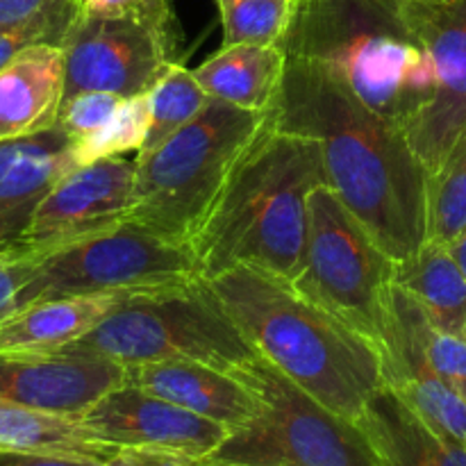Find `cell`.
<instances>
[{"label":"cell","mask_w":466,"mask_h":466,"mask_svg":"<svg viewBox=\"0 0 466 466\" xmlns=\"http://www.w3.org/2000/svg\"><path fill=\"white\" fill-rule=\"evenodd\" d=\"M150 105V127L146 144L139 153L157 148L162 141H167L173 132L185 127L194 121L200 112L209 105V96L196 80L194 71L185 68L182 64L168 68L148 91Z\"/></svg>","instance_id":"cell-24"},{"label":"cell","mask_w":466,"mask_h":466,"mask_svg":"<svg viewBox=\"0 0 466 466\" xmlns=\"http://www.w3.org/2000/svg\"><path fill=\"white\" fill-rule=\"evenodd\" d=\"M437 73L428 107L405 130L414 153L437 171L466 130V0H399Z\"/></svg>","instance_id":"cell-11"},{"label":"cell","mask_w":466,"mask_h":466,"mask_svg":"<svg viewBox=\"0 0 466 466\" xmlns=\"http://www.w3.org/2000/svg\"><path fill=\"white\" fill-rule=\"evenodd\" d=\"M223 46H280L294 0H217Z\"/></svg>","instance_id":"cell-27"},{"label":"cell","mask_w":466,"mask_h":466,"mask_svg":"<svg viewBox=\"0 0 466 466\" xmlns=\"http://www.w3.org/2000/svg\"><path fill=\"white\" fill-rule=\"evenodd\" d=\"M127 380L114 360L76 350L0 355V400L82 417Z\"/></svg>","instance_id":"cell-14"},{"label":"cell","mask_w":466,"mask_h":466,"mask_svg":"<svg viewBox=\"0 0 466 466\" xmlns=\"http://www.w3.org/2000/svg\"><path fill=\"white\" fill-rule=\"evenodd\" d=\"M123 294L64 296L23 305L0 321V355L53 353L94 330Z\"/></svg>","instance_id":"cell-20"},{"label":"cell","mask_w":466,"mask_h":466,"mask_svg":"<svg viewBox=\"0 0 466 466\" xmlns=\"http://www.w3.org/2000/svg\"><path fill=\"white\" fill-rule=\"evenodd\" d=\"M137 162L107 157L68 171L41 200L18 253H50L59 246L127 221L135 208Z\"/></svg>","instance_id":"cell-12"},{"label":"cell","mask_w":466,"mask_h":466,"mask_svg":"<svg viewBox=\"0 0 466 466\" xmlns=\"http://www.w3.org/2000/svg\"><path fill=\"white\" fill-rule=\"evenodd\" d=\"M262 400L246 426L235 428L205 462L235 466H380L355 421L339 417L278 369L255 358L237 371ZM203 462V460H200Z\"/></svg>","instance_id":"cell-7"},{"label":"cell","mask_w":466,"mask_h":466,"mask_svg":"<svg viewBox=\"0 0 466 466\" xmlns=\"http://www.w3.org/2000/svg\"><path fill=\"white\" fill-rule=\"evenodd\" d=\"M287 55L282 46H221L205 59L194 76L209 98L248 112L268 114L285 77Z\"/></svg>","instance_id":"cell-21"},{"label":"cell","mask_w":466,"mask_h":466,"mask_svg":"<svg viewBox=\"0 0 466 466\" xmlns=\"http://www.w3.org/2000/svg\"><path fill=\"white\" fill-rule=\"evenodd\" d=\"M303 271L294 287L380 349L396 259L328 182L309 194Z\"/></svg>","instance_id":"cell-8"},{"label":"cell","mask_w":466,"mask_h":466,"mask_svg":"<svg viewBox=\"0 0 466 466\" xmlns=\"http://www.w3.org/2000/svg\"><path fill=\"white\" fill-rule=\"evenodd\" d=\"M267 126L268 114L209 100L194 121L157 148L137 153L130 221L191 246L239 159Z\"/></svg>","instance_id":"cell-5"},{"label":"cell","mask_w":466,"mask_h":466,"mask_svg":"<svg viewBox=\"0 0 466 466\" xmlns=\"http://www.w3.org/2000/svg\"><path fill=\"white\" fill-rule=\"evenodd\" d=\"M326 182L314 139L271 126L248 146L191 241L205 280L232 268H255L294 282L303 271L309 194Z\"/></svg>","instance_id":"cell-3"},{"label":"cell","mask_w":466,"mask_h":466,"mask_svg":"<svg viewBox=\"0 0 466 466\" xmlns=\"http://www.w3.org/2000/svg\"><path fill=\"white\" fill-rule=\"evenodd\" d=\"M66 91L146 94L176 66L182 30L171 0H144L118 14H80L64 41Z\"/></svg>","instance_id":"cell-10"},{"label":"cell","mask_w":466,"mask_h":466,"mask_svg":"<svg viewBox=\"0 0 466 466\" xmlns=\"http://www.w3.org/2000/svg\"><path fill=\"white\" fill-rule=\"evenodd\" d=\"M36 268L35 255H0V321L21 308V294Z\"/></svg>","instance_id":"cell-31"},{"label":"cell","mask_w":466,"mask_h":466,"mask_svg":"<svg viewBox=\"0 0 466 466\" xmlns=\"http://www.w3.org/2000/svg\"><path fill=\"white\" fill-rule=\"evenodd\" d=\"M394 285L417 300L432 326L466 339V273L451 246L423 241L412 258L396 262Z\"/></svg>","instance_id":"cell-22"},{"label":"cell","mask_w":466,"mask_h":466,"mask_svg":"<svg viewBox=\"0 0 466 466\" xmlns=\"http://www.w3.org/2000/svg\"><path fill=\"white\" fill-rule=\"evenodd\" d=\"M150 127L148 96H130L123 98L114 116L91 135L73 139L77 164H91L107 157H123L130 150L139 153L146 144Z\"/></svg>","instance_id":"cell-26"},{"label":"cell","mask_w":466,"mask_h":466,"mask_svg":"<svg viewBox=\"0 0 466 466\" xmlns=\"http://www.w3.org/2000/svg\"><path fill=\"white\" fill-rule=\"evenodd\" d=\"M203 278L189 244H176L135 221L59 246L36 258L21 308L64 296L137 294Z\"/></svg>","instance_id":"cell-9"},{"label":"cell","mask_w":466,"mask_h":466,"mask_svg":"<svg viewBox=\"0 0 466 466\" xmlns=\"http://www.w3.org/2000/svg\"><path fill=\"white\" fill-rule=\"evenodd\" d=\"M380 355L387 390L428 426L466 444V403L428 362L419 337V305L399 285L391 287Z\"/></svg>","instance_id":"cell-15"},{"label":"cell","mask_w":466,"mask_h":466,"mask_svg":"<svg viewBox=\"0 0 466 466\" xmlns=\"http://www.w3.org/2000/svg\"><path fill=\"white\" fill-rule=\"evenodd\" d=\"M451 250H453L455 259H458L460 267H462V271L466 273V228H464L462 235H460L458 239H455L453 244H451Z\"/></svg>","instance_id":"cell-36"},{"label":"cell","mask_w":466,"mask_h":466,"mask_svg":"<svg viewBox=\"0 0 466 466\" xmlns=\"http://www.w3.org/2000/svg\"><path fill=\"white\" fill-rule=\"evenodd\" d=\"M196 462L176 451L153 446H118L116 453L103 466H194Z\"/></svg>","instance_id":"cell-32"},{"label":"cell","mask_w":466,"mask_h":466,"mask_svg":"<svg viewBox=\"0 0 466 466\" xmlns=\"http://www.w3.org/2000/svg\"><path fill=\"white\" fill-rule=\"evenodd\" d=\"M105 462L82 458H57V455L21 453V451H0V466H103Z\"/></svg>","instance_id":"cell-34"},{"label":"cell","mask_w":466,"mask_h":466,"mask_svg":"<svg viewBox=\"0 0 466 466\" xmlns=\"http://www.w3.org/2000/svg\"><path fill=\"white\" fill-rule=\"evenodd\" d=\"M419 305V303H417ZM419 337L437 376L466 403V339L440 330L419 308Z\"/></svg>","instance_id":"cell-29"},{"label":"cell","mask_w":466,"mask_h":466,"mask_svg":"<svg viewBox=\"0 0 466 466\" xmlns=\"http://www.w3.org/2000/svg\"><path fill=\"white\" fill-rule=\"evenodd\" d=\"M139 3L144 0H80L85 14H118Z\"/></svg>","instance_id":"cell-35"},{"label":"cell","mask_w":466,"mask_h":466,"mask_svg":"<svg viewBox=\"0 0 466 466\" xmlns=\"http://www.w3.org/2000/svg\"><path fill=\"white\" fill-rule=\"evenodd\" d=\"M280 46L403 132L435 96V64L399 0H294Z\"/></svg>","instance_id":"cell-4"},{"label":"cell","mask_w":466,"mask_h":466,"mask_svg":"<svg viewBox=\"0 0 466 466\" xmlns=\"http://www.w3.org/2000/svg\"><path fill=\"white\" fill-rule=\"evenodd\" d=\"M214 291L255 353L339 417L358 423L385 387L380 349L294 282L255 268L214 278Z\"/></svg>","instance_id":"cell-2"},{"label":"cell","mask_w":466,"mask_h":466,"mask_svg":"<svg viewBox=\"0 0 466 466\" xmlns=\"http://www.w3.org/2000/svg\"><path fill=\"white\" fill-rule=\"evenodd\" d=\"M126 369L127 382L221 423L228 431L246 426L262 410V400L244 378L209 364L164 360Z\"/></svg>","instance_id":"cell-17"},{"label":"cell","mask_w":466,"mask_h":466,"mask_svg":"<svg viewBox=\"0 0 466 466\" xmlns=\"http://www.w3.org/2000/svg\"><path fill=\"white\" fill-rule=\"evenodd\" d=\"M68 0H0V30L25 25Z\"/></svg>","instance_id":"cell-33"},{"label":"cell","mask_w":466,"mask_h":466,"mask_svg":"<svg viewBox=\"0 0 466 466\" xmlns=\"http://www.w3.org/2000/svg\"><path fill=\"white\" fill-rule=\"evenodd\" d=\"M66 91V55L30 46L0 68V141L35 137L57 126Z\"/></svg>","instance_id":"cell-18"},{"label":"cell","mask_w":466,"mask_h":466,"mask_svg":"<svg viewBox=\"0 0 466 466\" xmlns=\"http://www.w3.org/2000/svg\"><path fill=\"white\" fill-rule=\"evenodd\" d=\"M466 228V130L437 171L428 176L426 241L451 246Z\"/></svg>","instance_id":"cell-25"},{"label":"cell","mask_w":466,"mask_h":466,"mask_svg":"<svg viewBox=\"0 0 466 466\" xmlns=\"http://www.w3.org/2000/svg\"><path fill=\"white\" fill-rule=\"evenodd\" d=\"M91 432L112 446H153L176 451L194 462L208 460L230 431L132 382L114 387L82 414Z\"/></svg>","instance_id":"cell-13"},{"label":"cell","mask_w":466,"mask_h":466,"mask_svg":"<svg viewBox=\"0 0 466 466\" xmlns=\"http://www.w3.org/2000/svg\"><path fill=\"white\" fill-rule=\"evenodd\" d=\"M268 121L317 141L326 182L396 262L421 248L431 173L403 127L360 103L330 73L291 57Z\"/></svg>","instance_id":"cell-1"},{"label":"cell","mask_w":466,"mask_h":466,"mask_svg":"<svg viewBox=\"0 0 466 466\" xmlns=\"http://www.w3.org/2000/svg\"><path fill=\"white\" fill-rule=\"evenodd\" d=\"M80 0H68V3L59 5L53 12L44 14V16L35 18V21L25 23V25L0 30V68H3L9 59L16 57L21 50L30 48V46L50 44L62 48L71 27L76 25V21L80 18Z\"/></svg>","instance_id":"cell-28"},{"label":"cell","mask_w":466,"mask_h":466,"mask_svg":"<svg viewBox=\"0 0 466 466\" xmlns=\"http://www.w3.org/2000/svg\"><path fill=\"white\" fill-rule=\"evenodd\" d=\"M76 167L73 139L57 126L0 141V255L18 253L41 200Z\"/></svg>","instance_id":"cell-16"},{"label":"cell","mask_w":466,"mask_h":466,"mask_svg":"<svg viewBox=\"0 0 466 466\" xmlns=\"http://www.w3.org/2000/svg\"><path fill=\"white\" fill-rule=\"evenodd\" d=\"M66 350L100 355L123 367L191 360L230 373L258 358L205 278L123 294L116 308Z\"/></svg>","instance_id":"cell-6"},{"label":"cell","mask_w":466,"mask_h":466,"mask_svg":"<svg viewBox=\"0 0 466 466\" xmlns=\"http://www.w3.org/2000/svg\"><path fill=\"white\" fill-rule=\"evenodd\" d=\"M0 451L107 462L118 446L98 440L82 417L0 400Z\"/></svg>","instance_id":"cell-23"},{"label":"cell","mask_w":466,"mask_h":466,"mask_svg":"<svg viewBox=\"0 0 466 466\" xmlns=\"http://www.w3.org/2000/svg\"><path fill=\"white\" fill-rule=\"evenodd\" d=\"M121 103L123 96L112 91H80L71 98H64L57 127H62L71 139H82L103 127Z\"/></svg>","instance_id":"cell-30"},{"label":"cell","mask_w":466,"mask_h":466,"mask_svg":"<svg viewBox=\"0 0 466 466\" xmlns=\"http://www.w3.org/2000/svg\"><path fill=\"white\" fill-rule=\"evenodd\" d=\"M194 466H235V464H214V462H205L203 460V462H196Z\"/></svg>","instance_id":"cell-37"},{"label":"cell","mask_w":466,"mask_h":466,"mask_svg":"<svg viewBox=\"0 0 466 466\" xmlns=\"http://www.w3.org/2000/svg\"><path fill=\"white\" fill-rule=\"evenodd\" d=\"M358 426L380 466H466V444L428 426L387 387L369 400Z\"/></svg>","instance_id":"cell-19"}]
</instances>
